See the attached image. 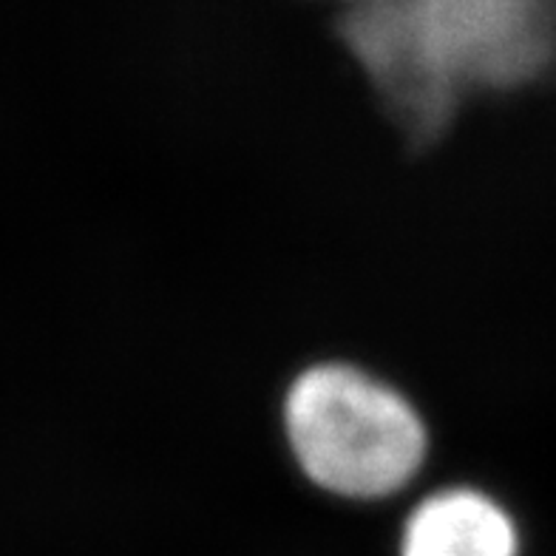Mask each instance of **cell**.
<instances>
[{"mask_svg":"<svg viewBox=\"0 0 556 556\" xmlns=\"http://www.w3.org/2000/svg\"><path fill=\"white\" fill-rule=\"evenodd\" d=\"M341 43L409 146H434L460 109L556 74V0H355Z\"/></svg>","mask_w":556,"mask_h":556,"instance_id":"obj_1","label":"cell"},{"mask_svg":"<svg viewBox=\"0 0 556 556\" xmlns=\"http://www.w3.org/2000/svg\"><path fill=\"white\" fill-rule=\"evenodd\" d=\"M281 429L295 471L350 503L395 497L432 460L424 409L395 381L346 358L301 366L281 397Z\"/></svg>","mask_w":556,"mask_h":556,"instance_id":"obj_2","label":"cell"},{"mask_svg":"<svg viewBox=\"0 0 556 556\" xmlns=\"http://www.w3.org/2000/svg\"><path fill=\"white\" fill-rule=\"evenodd\" d=\"M520 531L497 497L477 485H443L403 522L401 556H517Z\"/></svg>","mask_w":556,"mask_h":556,"instance_id":"obj_3","label":"cell"},{"mask_svg":"<svg viewBox=\"0 0 556 556\" xmlns=\"http://www.w3.org/2000/svg\"><path fill=\"white\" fill-rule=\"evenodd\" d=\"M336 3H355V0H336Z\"/></svg>","mask_w":556,"mask_h":556,"instance_id":"obj_4","label":"cell"}]
</instances>
